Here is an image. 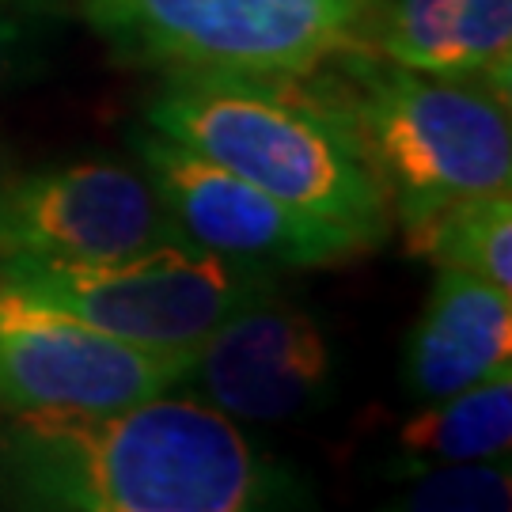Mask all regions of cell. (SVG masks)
<instances>
[{"instance_id":"3","label":"cell","mask_w":512,"mask_h":512,"mask_svg":"<svg viewBox=\"0 0 512 512\" xmlns=\"http://www.w3.org/2000/svg\"><path fill=\"white\" fill-rule=\"evenodd\" d=\"M342 88L323 92L342 114L399 217L425 205L501 194L512 179L509 99L410 73L368 46L349 50Z\"/></svg>"},{"instance_id":"1","label":"cell","mask_w":512,"mask_h":512,"mask_svg":"<svg viewBox=\"0 0 512 512\" xmlns=\"http://www.w3.org/2000/svg\"><path fill=\"white\" fill-rule=\"evenodd\" d=\"M31 490L69 512H255L262 467L217 406L152 395L99 414H16Z\"/></svg>"},{"instance_id":"9","label":"cell","mask_w":512,"mask_h":512,"mask_svg":"<svg viewBox=\"0 0 512 512\" xmlns=\"http://www.w3.org/2000/svg\"><path fill=\"white\" fill-rule=\"evenodd\" d=\"M190 372L228 418L281 421L323 395L330 349L308 311L274 304L266 293L205 338Z\"/></svg>"},{"instance_id":"2","label":"cell","mask_w":512,"mask_h":512,"mask_svg":"<svg viewBox=\"0 0 512 512\" xmlns=\"http://www.w3.org/2000/svg\"><path fill=\"white\" fill-rule=\"evenodd\" d=\"M281 76L183 73L148 107V129L266 190L304 217L380 247L387 194L327 95L277 88Z\"/></svg>"},{"instance_id":"6","label":"cell","mask_w":512,"mask_h":512,"mask_svg":"<svg viewBox=\"0 0 512 512\" xmlns=\"http://www.w3.org/2000/svg\"><path fill=\"white\" fill-rule=\"evenodd\" d=\"M194 357L129 346L0 281V410L12 418L145 403L186 380Z\"/></svg>"},{"instance_id":"5","label":"cell","mask_w":512,"mask_h":512,"mask_svg":"<svg viewBox=\"0 0 512 512\" xmlns=\"http://www.w3.org/2000/svg\"><path fill=\"white\" fill-rule=\"evenodd\" d=\"M88 16L129 54L183 73L304 76L361 50L368 0H84Z\"/></svg>"},{"instance_id":"14","label":"cell","mask_w":512,"mask_h":512,"mask_svg":"<svg viewBox=\"0 0 512 512\" xmlns=\"http://www.w3.org/2000/svg\"><path fill=\"white\" fill-rule=\"evenodd\" d=\"M384 512H512L509 459L418 471Z\"/></svg>"},{"instance_id":"15","label":"cell","mask_w":512,"mask_h":512,"mask_svg":"<svg viewBox=\"0 0 512 512\" xmlns=\"http://www.w3.org/2000/svg\"><path fill=\"white\" fill-rule=\"evenodd\" d=\"M19 46H23V27L8 8H0V84L8 80L12 65L19 61Z\"/></svg>"},{"instance_id":"11","label":"cell","mask_w":512,"mask_h":512,"mask_svg":"<svg viewBox=\"0 0 512 512\" xmlns=\"http://www.w3.org/2000/svg\"><path fill=\"white\" fill-rule=\"evenodd\" d=\"M512 293L463 270H440L406 342L403 384L418 403H440L509 368Z\"/></svg>"},{"instance_id":"4","label":"cell","mask_w":512,"mask_h":512,"mask_svg":"<svg viewBox=\"0 0 512 512\" xmlns=\"http://www.w3.org/2000/svg\"><path fill=\"white\" fill-rule=\"evenodd\" d=\"M0 281L129 346L198 353L243 304L274 293L270 270L194 243H160L107 262H0Z\"/></svg>"},{"instance_id":"13","label":"cell","mask_w":512,"mask_h":512,"mask_svg":"<svg viewBox=\"0 0 512 512\" xmlns=\"http://www.w3.org/2000/svg\"><path fill=\"white\" fill-rule=\"evenodd\" d=\"M406 251L437 270H463L512 293V202L509 190L452 198L403 213Z\"/></svg>"},{"instance_id":"7","label":"cell","mask_w":512,"mask_h":512,"mask_svg":"<svg viewBox=\"0 0 512 512\" xmlns=\"http://www.w3.org/2000/svg\"><path fill=\"white\" fill-rule=\"evenodd\" d=\"M186 243L148 175L84 160L0 179V262H107Z\"/></svg>"},{"instance_id":"10","label":"cell","mask_w":512,"mask_h":512,"mask_svg":"<svg viewBox=\"0 0 512 512\" xmlns=\"http://www.w3.org/2000/svg\"><path fill=\"white\" fill-rule=\"evenodd\" d=\"M365 46L410 73L509 99L512 0H391L372 12Z\"/></svg>"},{"instance_id":"8","label":"cell","mask_w":512,"mask_h":512,"mask_svg":"<svg viewBox=\"0 0 512 512\" xmlns=\"http://www.w3.org/2000/svg\"><path fill=\"white\" fill-rule=\"evenodd\" d=\"M137 152L148 183L179 224L183 239L202 251L258 270L327 266L368 251L353 232L296 213L156 129L137 133Z\"/></svg>"},{"instance_id":"12","label":"cell","mask_w":512,"mask_h":512,"mask_svg":"<svg viewBox=\"0 0 512 512\" xmlns=\"http://www.w3.org/2000/svg\"><path fill=\"white\" fill-rule=\"evenodd\" d=\"M512 448V368L482 384L425 403L395 433V456L406 475L452 463H494Z\"/></svg>"}]
</instances>
